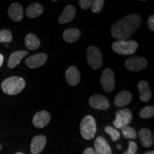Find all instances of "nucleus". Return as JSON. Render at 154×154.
Listing matches in <instances>:
<instances>
[{"label":"nucleus","mask_w":154,"mask_h":154,"mask_svg":"<svg viewBox=\"0 0 154 154\" xmlns=\"http://www.w3.org/2000/svg\"><path fill=\"white\" fill-rule=\"evenodd\" d=\"M142 19L138 14H131L119 19L111 28L113 37L119 40H126L140 27Z\"/></svg>","instance_id":"obj_1"},{"label":"nucleus","mask_w":154,"mask_h":154,"mask_svg":"<svg viewBox=\"0 0 154 154\" xmlns=\"http://www.w3.org/2000/svg\"><path fill=\"white\" fill-rule=\"evenodd\" d=\"M26 82L22 77L11 76L2 82L1 87L4 93L7 95L14 96L20 93L24 88Z\"/></svg>","instance_id":"obj_2"},{"label":"nucleus","mask_w":154,"mask_h":154,"mask_svg":"<svg viewBox=\"0 0 154 154\" xmlns=\"http://www.w3.org/2000/svg\"><path fill=\"white\" fill-rule=\"evenodd\" d=\"M138 47L136 42L133 40H119L113 42L112 49L119 55H131L136 52Z\"/></svg>","instance_id":"obj_3"},{"label":"nucleus","mask_w":154,"mask_h":154,"mask_svg":"<svg viewBox=\"0 0 154 154\" xmlns=\"http://www.w3.org/2000/svg\"><path fill=\"white\" fill-rule=\"evenodd\" d=\"M80 131L84 139L91 140L94 138L96 133V124L92 116H86L82 119L80 125Z\"/></svg>","instance_id":"obj_4"},{"label":"nucleus","mask_w":154,"mask_h":154,"mask_svg":"<svg viewBox=\"0 0 154 154\" xmlns=\"http://www.w3.org/2000/svg\"><path fill=\"white\" fill-rule=\"evenodd\" d=\"M132 112L128 109H123L116 113V119L113 121V126L117 129H122L128 126L132 121Z\"/></svg>","instance_id":"obj_5"},{"label":"nucleus","mask_w":154,"mask_h":154,"mask_svg":"<svg viewBox=\"0 0 154 154\" xmlns=\"http://www.w3.org/2000/svg\"><path fill=\"white\" fill-rule=\"evenodd\" d=\"M87 62L90 66L94 69H99L103 63L102 55L99 49L96 47H89L86 52Z\"/></svg>","instance_id":"obj_6"},{"label":"nucleus","mask_w":154,"mask_h":154,"mask_svg":"<svg viewBox=\"0 0 154 154\" xmlns=\"http://www.w3.org/2000/svg\"><path fill=\"white\" fill-rule=\"evenodd\" d=\"M147 66V60L142 57H133L125 61V67L131 72H140Z\"/></svg>","instance_id":"obj_7"},{"label":"nucleus","mask_w":154,"mask_h":154,"mask_svg":"<svg viewBox=\"0 0 154 154\" xmlns=\"http://www.w3.org/2000/svg\"><path fill=\"white\" fill-rule=\"evenodd\" d=\"M101 84L103 91L110 93L115 87V75L112 70L106 69L103 71L101 77Z\"/></svg>","instance_id":"obj_8"},{"label":"nucleus","mask_w":154,"mask_h":154,"mask_svg":"<svg viewBox=\"0 0 154 154\" xmlns=\"http://www.w3.org/2000/svg\"><path fill=\"white\" fill-rule=\"evenodd\" d=\"M47 56L44 53H38L36 54L30 56L26 59L25 63L29 68L36 69L42 66L47 62Z\"/></svg>","instance_id":"obj_9"},{"label":"nucleus","mask_w":154,"mask_h":154,"mask_svg":"<svg viewBox=\"0 0 154 154\" xmlns=\"http://www.w3.org/2000/svg\"><path fill=\"white\" fill-rule=\"evenodd\" d=\"M88 103L91 107L98 110H107L110 106V103L106 98L100 94L92 96L88 100Z\"/></svg>","instance_id":"obj_10"},{"label":"nucleus","mask_w":154,"mask_h":154,"mask_svg":"<svg viewBox=\"0 0 154 154\" xmlns=\"http://www.w3.org/2000/svg\"><path fill=\"white\" fill-rule=\"evenodd\" d=\"M51 116L47 111H40L34 116L33 122L34 126L36 128H44L49 124Z\"/></svg>","instance_id":"obj_11"},{"label":"nucleus","mask_w":154,"mask_h":154,"mask_svg":"<svg viewBox=\"0 0 154 154\" xmlns=\"http://www.w3.org/2000/svg\"><path fill=\"white\" fill-rule=\"evenodd\" d=\"M47 143V138L43 135L36 136L31 143V152L32 154H38L43 151Z\"/></svg>","instance_id":"obj_12"},{"label":"nucleus","mask_w":154,"mask_h":154,"mask_svg":"<svg viewBox=\"0 0 154 154\" xmlns=\"http://www.w3.org/2000/svg\"><path fill=\"white\" fill-rule=\"evenodd\" d=\"M96 154H112L110 146L107 140L102 136H99L94 141Z\"/></svg>","instance_id":"obj_13"},{"label":"nucleus","mask_w":154,"mask_h":154,"mask_svg":"<svg viewBox=\"0 0 154 154\" xmlns=\"http://www.w3.org/2000/svg\"><path fill=\"white\" fill-rule=\"evenodd\" d=\"M8 14L14 22H20L24 17V10L19 3H13L8 9Z\"/></svg>","instance_id":"obj_14"},{"label":"nucleus","mask_w":154,"mask_h":154,"mask_svg":"<svg viewBox=\"0 0 154 154\" xmlns=\"http://www.w3.org/2000/svg\"><path fill=\"white\" fill-rule=\"evenodd\" d=\"M65 77L69 85L72 86H76L79 83L81 79L79 72L75 66L69 67L66 72Z\"/></svg>","instance_id":"obj_15"},{"label":"nucleus","mask_w":154,"mask_h":154,"mask_svg":"<svg viewBox=\"0 0 154 154\" xmlns=\"http://www.w3.org/2000/svg\"><path fill=\"white\" fill-rule=\"evenodd\" d=\"M76 8L73 5H67L63 9L62 14L59 17L58 22L59 24H66V23L70 22L71 21L73 20L76 15Z\"/></svg>","instance_id":"obj_16"},{"label":"nucleus","mask_w":154,"mask_h":154,"mask_svg":"<svg viewBox=\"0 0 154 154\" xmlns=\"http://www.w3.org/2000/svg\"><path fill=\"white\" fill-rule=\"evenodd\" d=\"M138 91L140 94V99L141 101L148 102L151 98V91L149 84L146 81H140L137 85Z\"/></svg>","instance_id":"obj_17"},{"label":"nucleus","mask_w":154,"mask_h":154,"mask_svg":"<svg viewBox=\"0 0 154 154\" xmlns=\"http://www.w3.org/2000/svg\"><path fill=\"white\" fill-rule=\"evenodd\" d=\"M132 94L128 91H123L117 94L114 99V103L117 107H123L131 103Z\"/></svg>","instance_id":"obj_18"},{"label":"nucleus","mask_w":154,"mask_h":154,"mask_svg":"<svg viewBox=\"0 0 154 154\" xmlns=\"http://www.w3.org/2000/svg\"><path fill=\"white\" fill-rule=\"evenodd\" d=\"M28 54V51H17L13 52L10 55L8 60V66L10 69H14L24 57Z\"/></svg>","instance_id":"obj_19"},{"label":"nucleus","mask_w":154,"mask_h":154,"mask_svg":"<svg viewBox=\"0 0 154 154\" xmlns=\"http://www.w3.org/2000/svg\"><path fill=\"white\" fill-rule=\"evenodd\" d=\"M80 36V31L75 28L67 29L63 33V40L67 43H74L79 39Z\"/></svg>","instance_id":"obj_20"},{"label":"nucleus","mask_w":154,"mask_h":154,"mask_svg":"<svg viewBox=\"0 0 154 154\" xmlns=\"http://www.w3.org/2000/svg\"><path fill=\"white\" fill-rule=\"evenodd\" d=\"M139 138L140 143L144 147L149 148L153 144V138H152L151 132L146 128H143L139 131Z\"/></svg>","instance_id":"obj_21"},{"label":"nucleus","mask_w":154,"mask_h":154,"mask_svg":"<svg viewBox=\"0 0 154 154\" xmlns=\"http://www.w3.org/2000/svg\"><path fill=\"white\" fill-rule=\"evenodd\" d=\"M43 7L38 3H34L29 6L26 9V13L28 17L34 19L39 17L43 13Z\"/></svg>","instance_id":"obj_22"},{"label":"nucleus","mask_w":154,"mask_h":154,"mask_svg":"<svg viewBox=\"0 0 154 154\" xmlns=\"http://www.w3.org/2000/svg\"><path fill=\"white\" fill-rule=\"evenodd\" d=\"M25 44L27 49L29 50L37 49L40 46V41L35 34H28L25 37Z\"/></svg>","instance_id":"obj_23"},{"label":"nucleus","mask_w":154,"mask_h":154,"mask_svg":"<svg viewBox=\"0 0 154 154\" xmlns=\"http://www.w3.org/2000/svg\"><path fill=\"white\" fill-rule=\"evenodd\" d=\"M121 133H122L124 137L128 138V139H136L137 138V134H136V131L132 127H125V128L121 129Z\"/></svg>","instance_id":"obj_24"},{"label":"nucleus","mask_w":154,"mask_h":154,"mask_svg":"<svg viewBox=\"0 0 154 154\" xmlns=\"http://www.w3.org/2000/svg\"><path fill=\"white\" fill-rule=\"evenodd\" d=\"M140 118L146 119H150L154 116V107L153 106H149L144 107L141 109L139 113Z\"/></svg>","instance_id":"obj_25"},{"label":"nucleus","mask_w":154,"mask_h":154,"mask_svg":"<svg viewBox=\"0 0 154 154\" xmlns=\"http://www.w3.org/2000/svg\"><path fill=\"white\" fill-rule=\"evenodd\" d=\"M104 131L107 134H109V136H111V139H112L113 141H116L117 140H119V138H121L120 132H119L116 128H113V127L108 126L106 127Z\"/></svg>","instance_id":"obj_26"},{"label":"nucleus","mask_w":154,"mask_h":154,"mask_svg":"<svg viewBox=\"0 0 154 154\" xmlns=\"http://www.w3.org/2000/svg\"><path fill=\"white\" fill-rule=\"evenodd\" d=\"M104 3L105 2L103 0H94V1H92L91 6L92 12L97 14V13L101 11L103 8V6H104Z\"/></svg>","instance_id":"obj_27"},{"label":"nucleus","mask_w":154,"mask_h":154,"mask_svg":"<svg viewBox=\"0 0 154 154\" xmlns=\"http://www.w3.org/2000/svg\"><path fill=\"white\" fill-rule=\"evenodd\" d=\"M12 41V35L7 29L0 31V43H9Z\"/></svg>","instance_id":"obj_28"},{"label":"nucleus","mask_w":154,"mask_h":154,"mask_svg":"<svg viewBox=\"0 0 154 154\" xmlns=\"http://www.w3.org/2000/svg\"><path fill=\"white\" fill-rule=\"evenodd\" d=\"M138 151L137 144L134 141H129L128 143V149L124 154H136Z\"/></svg>","instance_id":"obj_29"},{"label":"nucleus","mask_w":154,"mask_h":154,"mask_svg":"<svg viewBox=\"0 0 154 154\" xmlns=\"http://www.w3.org/2000/svg\"><path fill=\"white\" fill-rule=\"evenodd\" d=\"M91 0H80L79 1V5L81 8L83 9H87L91 7Z\"/></svg>","instance_id":"obj_30"},{"label":"nucleus","mask_w":154,"mask_h":154,"mask_svg":"<svg viewBox=\"0 0 154 154\" xmlns=\"http://www.w3.org/2000/svg\"><path fill=\"white\" fill-rule=\"evenodd\" d=\"M148 26H149V29L153 32L154 31V16L151 15L148 19Z\"/></svg>","instance_id":"obj_31"},{"label":"nucleus","mask_w":154,"mask_h":154,"mask_svg":"<svg viewBox=\"0 0 154 154\" xmlns=\"http://www.w3.org/2000/svg\"><path fill=\"white\" fill-rule=\"evenodd\" d=\"M83 154H96V153H95V151H94V149L89 147V148H87V149H86L85 150H84Z\"/></svg>","instance_id":"obj_32"},{"label":"nucleus","mask_w":154,"mask_h":154,"mask_svg":"<svg viewBox=\"0 0 154 154\" xmlns=\"http://www.w3.org/2000/svg\"><path fill=\"white\" fill-rule=\"evenodd\" d=\"M3 63H4V57L2 54H0V68H1V66H2Z\"/></svg>","instance_id":"obj_33"},{"label":"nucleus","mask_w":154,"mask_h":154,"mask_svg":"<svg viewBox=\"0 0 154 154\" xmlns=\"http://www.w3.org/2000/svg\"><path fill=\"white\" fill-rule=\"evenodd\" d=\"M144 154H154V152L153 151H149V152H146Z\"/></svg>","instance_id":"obj_34"},{"label":"nucleus","mask_w":154,"mask_h":154,"mask_svg":"<svg viewBox=\"0 0 154 154\" xmlns=\"http://www.w3.org/2000/svg\"><path fill=\"white\" fill-rule=\"evenodd\" d=\"M116 146H117V148H118V149H119V150L121 149V145H117Z\"/></svg>","instance_id":"obj_35"},{"label":"nucleus","mask_w":154,"mask_h":154,"mask_svg":"<svg viewBox=\"0 0 154 154\" xmlns=\"http://www.w3.org/2000/svg\"><path fill=\"white\" fill-rule=\"evenodd\" d=\"M16 154H24V153H22V152H17V153Z\"/></svg>","instance_id":"obj_36"},{"label":"nucleus","mask_w":154,"mask_h":154,"mask_svg":"<svg viewBox=\"0 0 154 154\" xmlns=\"http://www.w3.org/2000/svg\"><path fill=\"white\" fill-rule=\"evenodd\" d=\"M2 149V146L1 144H0V151H1Z\"/></svg>","instance_id":"obj_37"}]
</instances>
